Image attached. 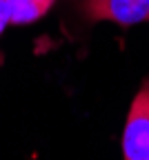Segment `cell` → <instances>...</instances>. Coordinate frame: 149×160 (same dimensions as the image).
Instances as JSON below:
<instances>
[{
    "label": "cell",
    "mask_w": 149,
    "mask_h": 160,
    "mask_svg": "<svg viewBox=\"0 0 149 160\" xmlns=\"http://www.w3.org/2000/svg\"><path fill=\"white\" fill-rule=\"evenodd\" d=\"M122 158L149 160V78L131 100L122 129Z\"/></svg>",
    "instance_id": "obj_1"
},
{
    "label": "cell",
    "mask_w": 149,
    "mask_h": 160,
    "mask_svg": "<svg viewBox=\"0 0 149 160\" xmlns=\"http://www.w3.org/2000/svg\"><path fill=\"white\" fill-rule=\"evenodd\" d=\"M78 13L89 22H116L134 27L149 22V0H74Z\"/></svg>",
    "instance_id": "obj_2"
},
{
    "label": "cell",
    "mask_w": 149,
    "mask_h": 160,
    "mask_svg": "<svg viewBox=\"0 0 149 160\" xmlns=\"http://www.w3.org/2000/svg\"><path fill=\"white\" fill-rule=\"evenodd\" d=\"M9 5H11V22L25 25L38 20L42 13H47L54 0H9Z\"/></svg>",
    "instance_id": "obj_3"
},
{
    "label": "cell",
    "mask_w": 149,
    "mask_h": 160,
    "mask_svg": "<svg viewBox=\"0 0 149 160\" xmlns=\"http://www.w3.org/2000/svg\"><path fill=\"white\" fill-rule=\"evenodd\" d=\"M9 22H11V5L9 0H0V33L5 31Z\"/></svg>",
    "instance_id": "obj_4"
}]
</instances>
